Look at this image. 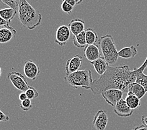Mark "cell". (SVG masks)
I'll return each mask as SVG.
<instances>
[{
  "instance_id": "26",
  "label": "cell",
  "mask_w": 147,
  "mask_h": 130,
  "mask_svg": "<svg viewBox=\"0 0 147 130\" xmlns=\"http://www.w3.org/2000/svg\"><path fill=\"white\" fill-rule=\"evenodd\" d=\"M61 9L66 14H71L73 11V7L66 1H63L61 5Z\"/></svg>"
},
{
  "instance_id": "23",
  "label": "cell",
  "mask_w": 147,
  "mask_h": 130,
  "mask_svg": "<svg viewBox=\"0 0 147 130\" xmlns=\"http://www.w3.org/2000/svg\"><path fill=\"white\" fill-rule=\"evenodd\" d=\"M25 93L27 96L28 99L32 100L35 99L38 96V92L35 88L33 86H29L28 90L25 91Z\"/></svg>"
},
{
  "instance_id": "19",
  "label": "cell",
  "mask_w": 147,
  "mask_h": 130,
  "mask_svg": "<svg viewBox=\"0 0 147 130\" xmlns=\"http://www.w3.org/2000/svg\"><path fill=\"white\" fill-rule=\"evenodd\" d=\"M17 13V11L11 8L0 9V16L7 22H10L14 19Z\"/></svg>"
},
{
  "instance_id": "29",
  "label": "cell",
  "mask_w": 147,
  "mask_h": 130,
  "mask_svg": "<svg viewBox=\"0 0 147 130\" xmlns=\"http://www.w3.org/2000/svg\"><path fill=\"white\" fill-rule=\"evenodd\" d=\"M18 98H19V100H20L21 101L28 99V98H27V96H26V94L25 92L21 93L19 94Z\"/></svg>"
},
{
  "instance_id": "3",
  "label": "cell",
  "mask_w": 147,
  "mask_h": 130,
  "mask_svg": "<svg viewBox=\"0 0 147 130\" xmlns=\"http://www.w3.org/2000/svg\"><path fill=\"white\" fill-rule=\"evenodd\" d=\"M98 43L102 58L105 59L108 65L116 64L119 57L113 36L110 34L105 35L100 38Z\"/></svg>"
},
{
  "instance_id": "28",
  "label": "cell",
  "mask_w": 147,
  "mask_h": 130,
  "mask_svg": "<svg viewBox=\"0 0 147 130\" xmlns=\"http://www.w3.org/2000/svg\"><path fill=\"white\" fill-rule=\"evenodd\" d=\"M146 67H147V57L145 59V61L143 63V64L140 66L139 68H136V70H137V71H138V72H143Z\"/></svg>"
},
{
  "instance_id": "16",
  "label": "cell",
  "mask_w": 147,
  "mask_h": 130,
  "mask_svg": "<svg viewBox=\"0 0 147 130\" xmlns=\"http://www.w3.org/2000/svg\"><path fill=\"white\" fill-rule=\"evenodd\" d=\"M138 51L137 49L134 46H131L125 47L123 48L118 51V57L123 59H131L134 58L135 56L137 55Z\"/></svg>"
},
{
  "instance_id": "15",
  "label": "cell",
  "mask_w": 147,
  "mask_h": 130,
  "mask_svg": "<svg viewBox=\"0 0 147 130\" xmlns=\"http://www.w3.org/2000/svg\"><path fill=\"white\" fill-rule=\"evenodd\" d=\"M90 63L93 65L95 71L100 76L103 75L107 70L108 68L110 66L108 63L105 61V59L102 57L97 59L96 60Z\"/></svg>"
},
{
  "instance_id": "1",
  "label": "cell",
  "mask_w": 147,
  "mask_h": 130,
  "mask_svg": "<svg viewBox=\"0 0 147 130\" xmlns=\"http://www.w3.org/2000/svg\"><path fill=\"white\" fill-rule=\"evenodd\" d=\"M137 71L134 70L125 64L118 66H109L103 75L93 80L90 90L94 95L101 94L110 89H117L127 93L129 85L136 82Z\"/></svg>"
},
{
  "instance_id": "8",
  "label": "cell",
  "mask_w": 147,
  "mask_h": 130,
  "mask_svg": "<svg viewBox=\"0 0 147 130\" xmlns=\"http://www.w3.org/2000/svg\"><path fill=\"white\" fill-rule=\"evenodd\" d=\"M24 74L26 78L31 80H35L40 73V69L32 60L25 62L23 68Z\"/></svg>"
},
{
  "instance_id": "18",
  "label": "cell",
  "mask_w": 147,
  "mask_h": 130,
  "mask_svg": "<svg viewBox=\"0 0 147 130\" xmlns=\"http://www.w3.org/2000/svg\"><path fill=\"white\" fill-rule=\"evenodd\" d=\"M125 101L128 106L133 110L138 108L141 105L140 100L131 93H127V96H126Z\"/></svg>"
},
{
  "instance_id": "14",
  "label": "cell",
  "mask_w": 147,
  "mask_h": 130,
  "mask_svg": "<svg viewBox=\"0 0 147 130\" xmlns=\"http://www.w3.org/2000/svg\"><path fill=\"white\" fill-rule=\"evenodd\" d=\"M68 27L71 33H72L73 36H75L85 31V23L81 19H73L69 22Z\"/></svg>"
},
{
  "instance_id": "2",
  "label": "cell",
  "mask_w": 147,
  "mask_h": 130,
  "mask_svg": "<svg viewBox=\"0 0 147 130\" xmlns=\"http://www.w3.org/2000/svg\"><path fill=\"white\" fill-rule=\"evenodd\" d=\"M18 12V20L23 27L32 30L41 24V14L37 11L27 0H20Z\"/></svg>"
},
{
  "instance_id": "30",
  "label": "cell",
  "mask_w": 147,
  "mask_h": 130,
  "mask_svg": "<svg viewBox=\"0 0 147 130\" xmlns=\"http://www.w3.org/2000/svg\"><path fill=\"white\" fill-rule=\"evenodd\" d=\"M9 23L7 22L5 20H3L2 18L0 16V27H1L3 26H6V25H9Z\"/></svg>"
},
{
  "instance_id": "35",
  "label": "cell",
  "mask_w": 147,
  "mask_h": 130,
  "mask_svg": "<svg viewBox=\"0 0 147 130\" xmlns=\"http://www.w3.org/2000/svg\"><path fill=\"white\" fill-rule=\"evenodd\" d=\"M1 75H2V70H1V67H0V77H1Z\"/></svg>"
},
{
  "instance_id": "34",
  "label": "cell",
  "mask_w": 147,
  "mask_h": 130,
  "mask_svg": "<svg viewBox=\"0 0 147 130\" xmlns=\"http://www.w3.org/2000/svg\"><path fill=\"white\" fill-rule=\"evenodd\" d=\"M75 2H76V4L77 5H80V3H82L83 2V0H75Z\"/></svg>"
},
{
  "instance_id": "4",
  "label": "cell",
  "mask_w": 147,
  "mask_h": 130,
  "mask_svg": "<svg viewBox=\"0 0 147 130\" xmlns=\"http://www.w3.org/2000/svg\"><path fill=\"white\" fill-rule=\"evenodd\" d=\"M64 79L65 82L74 89L82 88L85 90H90L93 82L92 73L90 69L78 70L69 75H66Z\"/></svg>"
},
{
  "instance_id": "32",
  "label": "cell",
  "mask_w": 147,
  "mask_h": 130,
  "mask_svg": "<svg viewBox=\"0 0 147 130\" xmlns=\"http://www.w3.org/2000/svg\"><path fill=\"white\" fill-rule=\"evenodd\" d=\"M63 1H65L66 3H68V4H69L71 6H72L73 7H74L76 5V2H75V0H63Z\"/></svg>"
},
{
  "instance_id": "9",
  "label": "cell",
  "mask_w": 147,
  "mask_h": 130,
  "mask_svg": "<svg viewBox=\"0 0 147 130\" xmlns=\"http://www.w3.org/2000/svg\"><path fill=\"white\" fill-rule=\"evenodd\" d=\"M108 122V115L105 111L100 110L94 115L93 125L96 130H105Z\"/></svg>"
},
{
  "instance_id": "10",
  "label": "cell",
  "mask_w": 147,
  "mask_h": 130,
  "mask_svg": "<svg viewBox=\"0 0 147 130\" xmlns=\"http://www.w3.org/2000/svg\"><path fill=\"white\" fill-rule=\"evenodd\" d=\"M83 63V58L80 55H75V57L69 59L66 61L65 66L66 75L78 71Z\"/></svg>"
},
{
  "instance_id": "12",
  "label": "cell",
  "mask_w": 147,
  "mask_h": 130,
  "mask_svg": "<svg viewBox=\"0 0 147 130\" xmlns=\"http://www.w3.org/2000/svg\"><path fill=\"white\" fill-rule=\"evenodd\" d=\"M114 112L118 117L127 118L131 117L134 113V110L128 106L125 100L121 99L115 106Z\"/></svg>"
},
{
  "instance_id": "27",
  "label": "cell",
  "mask_w": 147,
  "mask_h": 130,
  "mask_svg": "<svg viewBox=\"0 0 147 130\" xmlns=\"http://www.w3.org/2000/svg\"><path fill=\"white\" fill-rule=\"evenodd\" d=\"M9 120V117L6 115L3 112L0 110V121L1 122H7Z\"/></svg>"
},
{
  "instance_id": "24",
  "label": "cell",
  "mask_w": 147,
  "mask_h": 130,
  "mask_svg": "<svg viewBox=\"0 0 147 130\" xmlns=\"http://www.w3.org/2000/svg\"><path fill=\"white\" fill-rule=\"evenodd\" d=\"M20 108L22 110L24 111H30L33 107L32 103H31V100L29 99H26L25 100L22 101L20 102Z\"/></svg>"
},
{
  "instance_id": "33",
  "label": "cell",
  "mask_w": 147,
  "mask_h": 130,
  "mask_svg": "<svg viewBox=\"0 0 147 130\" xmlns=\"http://www.w3.org/2000/svg\"><path fill=\"white\" fill-rule=\"evenodd\" d=\"M142 125H143L147 128V117L142 116Z\"/></svg>"
},
{
  "instance_id": "13",
  "label": "cell",
  "mask_w": 147,
  "mask_h": 130,
  "mask_svg": "<svg viewBox=\"0 0 147 130\" xmlns=\"http://www.w3.org/2000/svg\"><path fill=\"white\" fill-rule=\"evenodd\" d=\"M16 34V31L9 25L0 27V43L5 44L11 41Z\"/></svg>"
},
{
  "instance_id": "20",
  "label": "cell",
  "mask_w": 147,
  "mask_h": 130,
  "mask_svg": "<svg viewBox=\"0 0 147 130\" xmlns=\"http://www.w3.org/2000/svg\"><path fill=\"white\" fill-rule=\"evenodd\" d=\"M73 43L75 46L78 48H85L86 46L87 45V43L86 41L85 31L73 36Z\"/></svg>"
},
{
  "instance_id": "21",
  "label": "cell",
  "mask_w": 147,
  "mask_h": 130,
  "mask_svg": "<svg viewBox=\"0 0 147 130\" xmlns=\"http://www.w3.org/2000/svg\"><path fill=\"white\" fill-rule=\"evenodd\" d=\"M85 37L87 45L96 44L98 42V37L97 33L92 28H87L85 31Z\"/></svg>"
},
{
  "instance_id": "11",
  "label": "cell",
  "mask_w": 147,
  "mask_h": 130,
  "mask_svg": "<svg viewBox=\"0 0 147 130\" xmlns=\"http://www.w3.org/2000/svg\"><path fill=\"white\" fill-rule=\"evenodd\" d=\"M84 56L90 63L101 58V54L98 46L96 44H88L84 50Z\"/></svg>"
},
{
  "instance_id": "5",
  "label": "cell",
  "mask_w": 147,
  "mask_h": 130,
  "mask_svg": "<svg viewBox=\"0 0 147 130\" xmlns=\"http://www.w3.org/2000/svg\"><path fill=\"white\" fill-rule=\"evenodd\" d=\"M8 79L16 90L22 92H25L30 86L25 76L19 72H10L8 75Z\"/></svg>"
},
{
  "instance_id": "17",
  "label": "cell",
  "mask_w": 147,
  "mask_h": 130,
  "mask_svg": "<svg viewBox=\"0 0 147 130\" xmlns=\"http://www.w3.org/2000/svg\"><path fill=\"white\" fill-rule=\"evenodd\" d=\"M127 93H131L138 98L140 100L145 95L146 93L145 90L142 85L137 83H134L131 84L129 86Z\"/></svg>"
},
{
  "instance_id": "6",
  "label": "cell",
  "mask_w": 147,
  "mask_h": 130,
  "mask_svg": "<svg viewBox=\"0 0 147 130\" xmlns=\"http://www.w3.org/2000/svg\"><path fill=\"white\" fill-rule=\"evenodd\" d=\"M123 91L119 90L110 89L104 91L101 94L108 104L115 107L119 101L123 99Z\"/></svg>"
},
{
  "instance_id": "25",
  "label": "cell",
  "mask_w": 147,
  "mask_h": 130,
  "mask_svg": "<svg viewBox=\"0 0 147 130\" xmlns=\"http://www.w3.org/2000/svg\"><path fill=\"white\" fill-rule=\"evenodd\" d=\"M3 4L8 6L9 8H13L15 10H18V3L16 0H0Z\"/></svg>"
},
{
  "instance_id": "22",
  "label": "cell",
  "mask_w": 147,
  "mask_h": 130,
  "mask_svg": "<svg viewBox=\"0 0 147 130\" xmlns=\"http://www.w3.org/2000/svg\"><path fill=\"white\" fill-rule=\"evenodd\" d=\"M136 83L140 84V85L144 88L146 92L147 93V75H145L144 73L137 71Z\"/></svg>"
},
{
  "instance_id": "31",
  "label": "cell",
  "mask_w": 147,
  "mask_h": 130,
  "mask_svg": "<svg viewBox=\"0 0 147 130\" xmlns=\"http://www.w3.org/2000/svg\"><path fill=\"white\" fill-rule=\"evenodd\" d=\"M132 130H147V128L143 125H142L138 126H136V127H135Z\"/></svg>"
},
{
  "instance_id": "7",
  "label": "cell",
  "mask_w": 147,
  "mask_h": 130,
  "mask_svg": "<svg viewBox=\"0 0 147 130\" xmlns=\"http://www.w3.org/2000/svg\"><path fill=\"white\" fill-rule=\"evenodd\" d=\"M71 31L67 25H61L55 33V43L60 46H64L70 38Z\"/></svg>"
}]
</instances>
